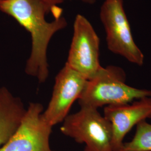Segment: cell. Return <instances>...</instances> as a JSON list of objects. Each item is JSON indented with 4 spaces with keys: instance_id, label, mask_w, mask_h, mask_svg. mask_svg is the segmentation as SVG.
I'll list each match as a JSON object with an SVG mask.
<instances>
[{
    "instance_id": "obj_1",
    "label": "cell",
    "mask_w": 151,
    "mask_h": 151,
    "mask_svg": "<svg viewBox=\"0 0 151 151\" xmlns=\"http://www.w3.org/2000/svg\"><path fill=\"white\" fill-rule=\"evenodd\" d=\"M0 11L14 18L30 33L32 47L25 71L44 83L49 76L47 49L53 36L67 25L62 13L47 22L45 15L52 10L41 0H0Z\"/></svg>"
},
{
    "instance_id": "obj_2",
    "label": "cell",
    "mask_w": 151,
    "mask_h": 151,
    "mask_svg": "<svg viewBox=\"0 0 151 151\" xmlns=\"http://www.w3.org/2000/svg\"><path fill=\"white\" fill-rule=\"evenodd\" d=\"M127 76L118 66L102 67L87 80L78 101L81 107L97 109L104 105L131 103L134 100L151 97V90L139 89L126 83Z\"/></svg>"
},
{
    "instance_id": "obj_3",
    "label": "cell",
    "mask_w": 151,
    "mask_h": 151,
    "mask_svg": "<svg viewBox=\"0 0 151 151\" xmlns=\"http://www.w3.org/2000/svg\"><path fill=\"white\" fill-rule=\"evenodd\" d=\"M60 130L77 143H84V151H114L111 125L97 109L81 107L65 118Z\"/></svg>"
},
{
    "instance_id": "obj_4",
    "label": "cell",
    "mask_w": 151,
    "mask_h": 151,
    "mask_svg": "<svg viewBox=\"0 0 151 151\" xmlns=\"http://www.w3.org/2000/svg\"><path fill=\"white\" fill-rule=\"evenodd\" d=\"M100 15L109 50L132 63L143 65L145 56L134 40L123 0H105Z\"/></svg>"
},
{
    "instance_id": "obj_5",
    "label": "cell",
    "mask_w": 151,
    "mask_h": 151,
    "mask_svg": "<svg viewBox=\"0 0 151 151\" xmlns=\"http://www.w3.org/2000/svg\"><path fill=\"white\" fill-rule=\"evenodd\" d=\"M99 54L100 39L96 32L85 16L78 14L66 63L89 80L103 67Z\"/></svg>"
},
{
    "instance_id": "obj_6",
    "label": "cell",
    "mask_w": 151,
    "mask_h": 151,
    "mask_svg": "<svg viewBox=\"0 0 151 151\" xmlns=\"http://www.w3.org/2000/svg\"><path fill=\"white\" fill-rule=\"evenodd\" d=\"M43 106L29 104L19 127L0 151H53L49 145L52 127L43 119Z\"/></svg>"
},
{
    "instance_id": "obj_7",
    "label": "cell",
    "mask_w": 151,
    "mask_h": 151,
    "mask_svg": "<svg viewBox=\"0 0 151 151\" xmlns=\"http://www.w3.org/2000/svg\"><path fill=\"white\" fill-rule=\"evenodd\" d=\"M87 80L65 63L55 76L52 97L42 116L52 127L63 122L72 104L78 100Z\"/></svg>"
},
{
    "instance_id": "obj_8",
    "label": "cell",
    "mask_w": 151,
    "mask_h": 151,
    "mask_svg": "<svg viewBox=\"0 0 151 151\" xmlns=\"http://www.w3.org/2000/svg\"><path fill=\"white\" fill-rule=\"evenodd\" d=\"M104 116L111 125L114 151H119L125 137L132 128L142 121L151 119V97L106 106Z\"/></svg>"
},
{
    "instance_id": "obj_9",
    "label": "cell",
    "mask_w": 151,
    "mask_h": 151,
    "mask_svg": "<svg viewBox=\"0 0 151 151\" xmlns=\"http://www.w3.org/2000/svg\"><path fill=\"white\" fill-rule=\"evenodd\" d=\"M26 110L20 98L6 87L0 88V148L16 132Z\"/></svg>"
},
{
    "instance_id": "obj_10",
    "label": "cell",
    "mask_w": 151,
    "mask_h": 151,
    "mask_svg": "<svg viewBox=\"0 0 151 151\" xmlns=\"http://www.w3.org/2000/svg\"><path fill=\"white\" fill-rule=\"evenodd\" d=\"M136 126L133 139L124 142L119 151H151V124L144 120Z\"/></svg>"
},
{
    "instance_id": "obj_11",
    "label": "cell",
    "mask_w": 151,
    "mask_h": 151,
    "mask_svg": "<svg viewBox=\"0 0 151 151\" xmlns=\"http://www.w3.org/2000/svg\"><path fill=\"white\" fill-rule=\"evenodd\" d=\"M41 1L52 10V12L53 13L54 15L57 13L62 10L61 8L59 7L57 5L58 4L63 3L65 0H41ZM80 1L90 5L94 4L96 2V0H80Z\"/></svg>"
},
{
    "instance_id": "obj_12",
    "label": "cell",
    "mask_w": 151,
    "mask_h": 151,
    "mask_svg": "<svg viewBox=\"0 0 151 151\" xmlns=\"http://www.w3.org/2000/svg\"></svg>"
}]
</instances>
